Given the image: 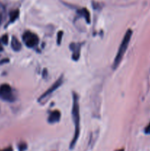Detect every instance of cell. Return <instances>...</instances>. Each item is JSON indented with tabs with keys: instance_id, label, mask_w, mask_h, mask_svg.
I'll use <instances>...</instances> for the list:
<instances>
[{
	"instance_id": "obj_5",
	"label": "cell",
	"mask_w": 150,
	"mask_h": 151,
	"mask_svg": "<svg viewBox=\"0 0 150 151\" xmlns=\"http://www.w3.org/2000/svg\"><path fill=\"white\" fill-rule=\"evenodd\" d=\"M63 80H64L63 76L61 75V76H60V78H59L58 79H57V81H56L55 82H54V83H53L52 85H51V86H50L49 88L48 89H47L46 91L39 97V98H38V102H42L43 100H46V99L47 97H49L54 91H55L56 90L63 84Z\"/></svg>"
},
{
	"instance_id": "obj_14",
	"label": "cell",
	"mask_w": 150,
	"mask_h": 151,
	"mask_svg": "<svg viewBox=\"0 0 150 151\" xmlns=\"http://www.w3.org/2000/svg\"><path fill=\"white\" fill-rule=\"evenodd\" d=\"M8 62H9V59L4 58V59H3V60H0V65L4 64V63H8Z\"/></svg>"
},
{
	"instance_id": "obj_10",
	"label": "cell",
	"mask_w": 150,
	"mask_h": 151,
	"mask_svg": "<svg viewBox=\"0 0 150 151\" xmlns=\"http://www.w3.org/2000/svg\"><path fill=\"white\" fill-rule=\"evenodd\" d=\"M19 10H14L13 11L10 12V23H13L16 22L19 17Z\"/></svg>"
},
{
	"instance_id": "obj_8",
	"label": "cell",
	"mask_w": 150,
	"mask_h": 151,
	"mask_svg": "<svg viewBox=\"0 0 150 151\" xmlns=\"http://www.w3.org/2000/svg\"><path fill=\"white\" fill-rule=\"evenodd\" d=\"M77 14L79 16H82L85 19V22H87L88 24L91 23V14H90L89 10H88L85 7H83V8H81L79 10H77Z\"/></svg>"
},
{
	"instance_id": "obj_16",
	"label": "cell",
	"mask_w": 150,
	"mask_h": 151,
	"mask_svg": "<svg viewBox=\"0 0 150 151\" xmlns=\"http://www.w3.org/2000/svg\"><path fill=\"white\" fill-rule=\"evenodd\" d=\"M47 75H48V73H47V69H44V71H43V78H46L47 77Z\"/></svg>"
},
{
	"instance_id": "obj_19",
	"label": "cell",
	"mask_w": 150,
	"mask_h": 151,
	"mask_svg": "<svg viewBox=\"0 0 150 151\" xmlns=\"http://www.w3.org/2000/svg\"><path fill=\"white\" fill-rule=\"evenodd\" d=\"M1 51H3V47H2V46H1V44H0V52H1Z\"/></svg>"
},
{
	"instance_id": "obj_9",
	"label": "cell",
	"mask_w": 150,
	"mask_h": 151,
	"mask_svg": "<svg viewBox=\"0 0 150 151\" xmlns=\"http://www.w3.org/2000/svg\"><path fill=\"white\" fill-rule=\"evenodd\" d=\"M11 47L15 52H19L21 50V44L20 41H19V39H18L17 38H16L15 36L12 37Z\"/></svg>"
},
{
	"instance_id": "obj_6",
	"label": "cell",
	"mask_w": 150,
	"mask_h": 151,
	"mask_svg": "<svg viewBox=\"0 0 150 151\" xmlns=\"http://www.w3.org/2000/svg\"><path fill=\"white\" fill-rule=\"evenodd\" d=\"M82 47V44L81 43H71L69 45L71 51L72 52V59L73 60L77 61L80 57V50Z\"/></svg>"
},
{
	"instance_id": "obj_15",
	"label": "cell",
	"mask_w": 150,
	"mask_h": 151,
	"mask_svg": "<svg viewBox=\"0 0 150 151\" xmlns=\"http://www.w3.org/2000/svg\"><path fill=\"white\" fill-rule=\"evenodd\" d=\"M145 133L146 134H150V122L148 126L145 128Z\"/></svg>"
},
{
	"instance_id": "obj_12",
	"label": "cell",
	"mask_w": 150,
	"mask_h": 151,
	"mask_svg": "<svg viewBox=\"0 0 150 151\" xmlns=\"http://www.w3.org/2000/svg\"><path fill=\"white\" fill-rule=\"evenodd\" d=\"M8 41H9V38L8 35L7 34H4V35H2V37L1 38V41L3 44L4 45H7L8 44Z\"/></svg>"
},
{
	"instance_id": "obj_11",
	"label": "cell",
	"mask_w": 150,
	"mask_h": 151,
	"mask_svg": "<svg viewBox=\"0 0 150 151\" xmlns=\"http://www.w3.org/2000/svg\"><path fill=\"white\" fill-rule=\"evenodd\" d=\"M63 36V31H59V32H57V44H58V45H60V44H61Z\"/></svg>"
},
{
	"instance_id": "obj_18",
	"label": "cell",
	"mask_w": 150,
	"mask_h": 151,
	"mask_svg": "<svg viewBox=\"0 0 150 151\" xmlns=\"http://www.w3.org/2000/svg\"><path fill=\"white\" fill-rule=\"evenodd\" d=\"M0 151H13V148H12L11 147H7V148L4 149V150H1Z\"/></svg>"
},
{
	"instance_id": "obj_2",
	"label": "cell",
	"mask_w": 150,
	"mask_h": 151,
	"mask_svg": "<svg viewBox=\"0 0 150 151\" xmlns=\"http://www.w3.org/2000/svg\"><path fill=\"white\" fill-rule=\"evenodd\" d=\"M132 35V30L131 29H128L126 30V33L124 35V38L122 39L121 43L119 48L118 50V52L116 54V57H115L114 61L113 63V69L116 70L118 67H119V64L121 62L122 59H123L124 55L125 52H126V50L128 48L129 42H130L131 37Z\"/></svg>"
},
{
	"instance_id": "obj_1",
	"label": "cell",
	"mask_w": 150,
	"mask_h": 151,
	"mask_svg": "<svg viewBox=\"0 0 150 151\" xmlns=\"http://www.w3.org/2000/svg\"><path fill=\"white\" fill-rule=\"evenodd\" d=\"M72 119L74 124V134L70 144V149H73L77 142L80 133V113H79V96L76 92H73V104H72Z\"/></svg>"
},
{
	"instance_id": "obj_13",
	"label": "cell",
	"mask_w": 150,
	"mask_h": 151,
	"mask_svg": "<svg viewBox=\"0 0 150 151\" xmlns=\"http://www.w3.org/2000/svg\"><path fill=\"white\" fill-rule=\"evenodd\" d=\"M26 148V145L24 144V143H23V144H21L20 145H19V149H20L21 151H23L24 150H25V149Z\"/></svg>"
},
{
	"instance_id": "obj_20",
	"label": "cell",
	"mask_w": 150,
	"mask_h": 151,
	"mask_svg": "<svg viewBox=\"0 0 150 151\" xmlns=\"http://www.w3.org/2000/svg\"><path fill=\"white\" fill-rule=\"evenodd\" d=\"M116 151H124V149H119V150H116Z\"/></svg>"
},
{
	"instance_id": "obj_7",
	"label": "cell",
	"mask_w": 150,
	"mask_h": 151,
	"mask_svg": "<svg viewBox=\"0 0 150 151\" xmlns=\"http://www.w3.org/2000/svg\"><path fill=\"white\" fill-rule=\"evenodd\" d=\"M61 117V114L60 111L54 110L53 111L50 112L49 115L48 116V122L49 124H54L56 122H58Z\"/></svg>"
},
{
	"instance_id": "obj_17",
	"label": "cell",
	"mask_w": 150,
	"mask_h": 151,
	"mask_svg": "<svg viewBox=\"0 0 150 151\" xmlns=\"http://www.w3.org/2000/svg\"><path fill=\"white\" fill-rule=\"evenodd\" d=\"M3 20V11L2 10H0V25H1V22Z\"/></svg>"
},
{
	"instance_id": "obj_4",
	"label": "cell",
	"mask_w": 150,
	"mask_h": 151,
	"mask_svg": "<svg viewBox=\"0 0 150 151\" xmlns=\"http://www.w3.org/2000/svg\"><path fill=\"white\" fill-rule=\"evenodd\" d=\"M22 40L28 48H34L37 47L39 43V38L34 32L26 31L22 35Z\"/></svg>"
},
{
	"instance_id": "obj_3",
	"label": "cell",
	"mask_w": 150,
	"mask_h": 151,
	"mask_svg": "<svg viewBox=\"0 0 150 151\" xmlns=\"http://www.w3.org/2000/svg\"><path fill=\"white\" fill-rule=\"evenodd\" d=\"M0 99L9 103L15 101L16 97L11 86L9 84L4 83L0 86Z\"/></svg>"
}]
</instances>
